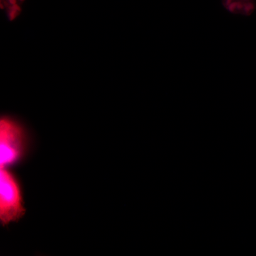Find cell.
I'll return each mask as SVG.
<instances>
[{"label":"cell","mask_w":256,"mask_h":256,"mask_svg":"<svg viewBox=\"0 0 256 256\" xmlns=\"http://www.w3.org/2000/svg\"><path fill=\"white\" fill-rule=\"evenodd\" d=\"M26 134L20 122L9 117L0 120V166L6 168L16 163L24 153Z\"/></svg>","instance_id":"1"},{"label":"cell","mask_w":256,"mask_h":256,"mask_svg":"<svg viewBox=\"0 0 256 256\" xmlns=\"http://www.w3.org/2000/svg\"><path fill=\"white\" fill-rule=\"evenodd\" d=\"M227 11L234 14L250 16L255 11L256 0H222Z\"/></svg>","instance_id":"3"},{"label":"cell","mask_w":256,"mask_h":256,"mask_svg":"<svg viewBox=\"0 0 256 256\" xmlns=\"http://www.w3.org/2000/svg\"><path fill=\"white\" fill-rule=\"evenodd\" d=\"M24 0H0L2 9L5 10L10 20L18 18L22 11Z\"/></svg>","instance_id":"4"},{"label":"cell","mask_w":256,"mask_h":256,"mask_svg":"<svg viewBox=\"0 0 256 256\" xmlns=\"http://www.w3.org/2000/svg\"><path fill=\"white\" fill-rule=\"evenodd\" d=\"M18 180L6 168L0 170V220L3 226L16 222L25 214Z\"/></svg>","instance_id":"2"}]
</instances>
